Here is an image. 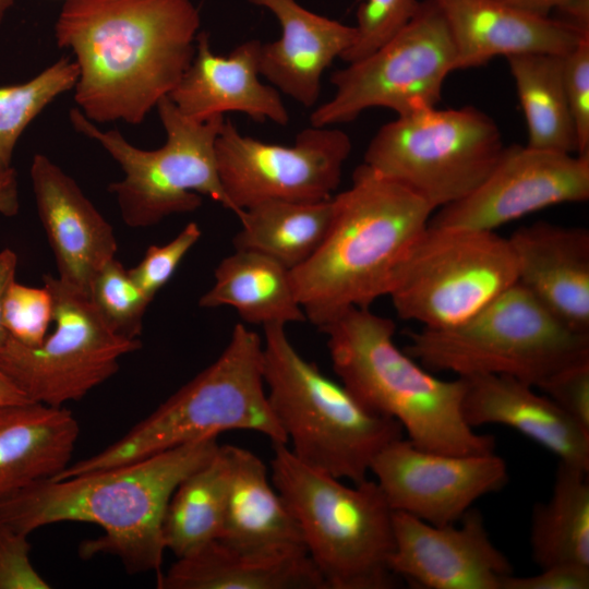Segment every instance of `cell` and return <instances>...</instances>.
<instances>
[{"mask_svg":"<svg viewBox=\"0 0 589 589\" xmlns=\"http://www.w3.org/2000/svg\"><path fill=\"white\" fill-rule=\"evenodd\" d=\"M200 25L191 0H64L55 38L75 57L79 109L142 123L191 64Z\"/></svg>","mask_w":589,"mask_h":589,"instance_id":"6da1fadb","label":"cell"},{"mask_svg":"<svg viewBox=\"0 0 589 589\" xmlns=\"http://www.w3.org/2000/svg\"><path fill=\"white\" fill-rule=\"evenodd\" d=\"M207 436L123 465L33 483L0 501V522L24 534L61 521L101 527L81 544L82 557L118 556L130 573L160 574L163 520L178 484L217 452Z\"/></svg>","mask_w":589,"mask_h":589,"instance_id":"7a4b0ae2","label":"cell"},{"mask_svg":"<svg viewBox=\"0 0 589 589\" xmlns=\"http://www.w3.org/2000/svg\"><path fill=\"white\" fill-rule=\"evenodd\" d=\"M332 203L322 244L291 271L306 321L318 329L351 308H370L388 296L401 262L434 212L417 194L364 164Z\"/></svg>","mask_w":589,"mask_h":589,"instance_id":"3957f363","label":"cell"},{"mask_svg":"<svg viewBox=\"0 0 589 589\" xmlns=\"http://www.w3.org/2000/svg\"><path fill=\"white\" fill-rule=\"evenodd\" d=\"M395 323L351 308L321 327L332 365L346 389L369 411L396 420L417 447L441 454L492 453L495 438L462 416L466 383L442 380L398 348Z\"/></svg>","mask_w":589,"mask_h":589,"instance_id":"277c9868","label":"cell"},{"mask_svg":"<svg viewBox=\"0 0 589 589\" xmlns=\"http://www.w3.org/2000/svg\"><path fill=\"white\" fill-rule=\"evenodd\" d=\"M231 430L253 431L287 444L267 399L263 338L237 323L218 358L99 453L69 465L52 479L97 471Z\"/></svg>","mask_w":589,"mask_h":589,"instance_id":"5b68a950","label":"cell"},{"mask_svg":"<svg viewBox=\"0 0 589 589\" xmlns=\"http://www.w3.org/2000/svg\"><path fill=\"white\" fill-rule=\"evenodd\" d=\"M283 324L263 326V374L271 410L305 465L340 480L368 479L375 456L402 437L400 424L365 409L291 344Z\"/></svg>","mask_w":589,"mask_h":589,"instance_id":"8992f818","label":"cell"},{"mask_svg":"<svg viewBox=\"0 0 589 589\" xmlns=\"http://www.w3.org/2000/svg\"><path fill=\"white\" fill-rule=\"evenodd\" d=\"M271 480L293 515L327 589H389L393 513L375 480L346 485L273 444Z\"/></svg>","mask_w":589,"mask_h":589,"instance_id":"52a82bcc","label":"cell"},{"mask_svg":"<svg viewBox=\"0 0 589 589\" xmlns=\"http://www.w3.org/2000/svg\"><path fill=\"white\" fill-rule=\"evenodd\" d=\"M408 338L404 350L426 370L508 376L534 388L589 359V334L572 329L518 281L467 321Z\"/></svg>","mask_w":589,"mask_h":589,"instance_id":"ba28073f","label":"cell"},{"mask_svg":"<svg viewBox=\"0 0 589 589\" xmlns=\"http://www.w3.org/2000/svg\"><path fill=\"white\" fill-rule=\"evenodd\" d=\"M156 109L166 132V142L156 149L132 145L118 130H100L79 108L70 111L73 129L97 142L123 171L121 180L108 185L123 223L131 228L152 227L169 216L196 211L202 196L232 211L215 156V142L225 117L190 119L169 96Z\"/></svg>","mask_w":589,"mask_h":589,"instance_id":"9c48e42d","label":"cell"},{"mask_svg":"<svg viewBox=\"0 0 589 589\" xmlns=\"http://www.w3.org/2000/svg\"><path fill=\"white\" fill-rule=\"evenodd\" d=\"M495 121L473 106L397 116L371 139L363 163L434 211L470 194L504 148Z\"/></svg>","mask_w":589,"mask_h":589,"instance_id":"30bf717a","label":"cell"},{"mask_svg":"<svg viewBox=\"0 0 589 589\" xmlns=\"http://www.w3.org/2000/svg\"><path fill=\"white\" fill-rule=\"evenodd\" d=\"M517 281L508 239L429 223L401 262L388 297L400 318L441 329L467 321Z\"/></svg>","mask_w":589,"mask_h":589,"instance_id":"8fae6325","label":"cell"},{"mask_svg":"<svg viewBox=\"0 0 589 589\" xmlns=\"http://www.w3.org/2000/svg\"><path fill=\"white\" fill-rule=\"evenodd\" d=\"M455 49L435 0H422L394 37L368 57L330 76L334 94L310 115V123L335 127L371 108L404 116L436 107L443 84L455 71Z\"/></svg>","mask_w":589,"mask_h":589,"instance_id":"7c38bea8","label":"cell"},{"mask_svg":"<svg viewBox=\"0 0 589 589\" xmlns=\"http://www.w3.org/2000/svg\"><path fill=\"white\" fill-rule=\"evenodd\" d=\"M43 281L52 297L55 327L33 347L9 336L0 349V370L29 401L62 407L110 378L119 360L141 342L115 334L88 296L50 274Z\"/></svg>","mask_w":589,"mask_h":589,"instance_id":"4fadbf2b","label":"cell"},{"mask_svg":"<svg viewBox=\"0 0 589 589\" xmlns=\"http://www.w3.org/2000/svg\"><path fill=\"white\" fill-rule=\"evenodd\" d=\"M350 136L336 127L310 125L291 145L243 135L224 122L215 142L223 189L237 216L267 201L314 203L337 190L351 153Z\"/></svg>","mask_w":589,"mask_h":589,"instance_id":"5bb4252c","label":"cell"},{"mask_svg":"<svg viewBox=\"0 0 589 589\" xmlns=\"http://www.w3.org/2000/svg\"><path fill=\"white\" fill-rule=\"evenodd\" d=\"M370 471L394 512L434 526L456 524L476 501L508 481L507 464L494 452L441 454L421 449L404 437L387 444Z\"/></svg>","mask_w":589,"mask_h":589,"instance_id":"9a60e30c","label":"cell"},{"mask_svg":"<svg viewBox=\"0 0 589 589\" xmlns=\"http://www.w3.org/2000/svg\"><path fill=\"white\" fill-rule=\"evenodd\" d=\"M589 199V156L512 144L464 199L440 208L430 224L494 231L537 211Z\"/></svg>","mask_w":589,"mask_h":589,"instance_id":"2e32d148","label":"cell"},{"mask_svg":"<svg viewBox=\"0 0 589 589\" xmlns=\"http://www.w3.org/2000/svg\"><path fill=\"white\" fill-rule=\"evenodd\" d=\"M461 524L434 526L393 513L389 568L425 589H501L513 566L490 538L482 515L469 509Z\"/></svg>","mask_w":589,"mask_h":589,"instance_id":"e0dca14e","label":"cell"},{"mask_svg":"<svg viewBox=\"0 0 589 589\" xmlns=\"http://www.w3.org/2000/svg\"><path fill=\"white\" fill-rule=\"evenodd\" d=\"M31 181L38 218L52 250L58 278L88 296L99 269L116 257L112 226L76 181L44 154L33 157Z\"/></svg>","mask_w":589,"mask_h":589,"instance_id":"ac0fdd59","label":"cell"},{"mask_svg":"<svg viewBox=\"0 0 589 589\" xmlns=\"http://www.w3.org/2000/svg\"><path fill=\"white\" fill-rule=\"evenodd\" d=\"M260 39H248L228 56L213 52L209 36L200 32L191 64L169 94L185 117L206 121L227 112L287 125L290 119L280 93L260 80Z\"/></svg>","mask_w":589,"mask_h":589,"instance_id":"d6986e66","label":"cell"},{"mask_svg":"<svg viewBox=\"0 0 589 589\" xmlns=\"http://www.w3.org/2000/svg\"><path fill=\"white\" fill-rule=\"evenodd\" d=\"M248 1L268 10L281 28L278 39L261 45L260 75L301 106L314 107L323 74L354 43V25L316 14L297 0Z\"/></svg>","mask_w":589,"mask_h":589,"instance_id":"ffe728a7","label":"cell"},{"mask_svg":"<svg viewBox=\"0 0 589 589\" xmlns=\"http://www.w3.org/2000/svg\"><path fill=\"white\" fill-rule=\"evenodd\" d=\"M455 49V69L484 65L495 57L565 56L582 38L566 23L538 16L497 0H435Z\"/></svg>","mask_w":589,"mask_h":589,"instance_id":"44dd1931","label":"cell"},{"mask_svg":"<svg viewBox=\"0 0 589 589\" xmlns=\"http://www.w3.org/2000/svg\"><path fill=\"white\" fill-rule=\"evenodd\" d=\"M508 240L518 283L572 329L589 334V231L537 221Z\"/></svg>","mask_w":589,"mask_h":589,"instance_id":"7402d4cb","label":"cell"},{"mask_svg":"<svg viewBox=\"0 0 589 589\" xmlns=\"http://www.w3.org/2000/svg\"><path fill=\"white\" fill-rule=\"evenodd\" d=\"M462 416L472 428H512L544 447L558 461L589 471V432L543 393L502 375L462 377Z\"/></svg>","mask_w":589,"mask_h":589,"instance_id":"603a6c76","label":"cell"},{"mask_svg":"<svg viewBox=\"0 0 589 589\" xmlns=\"http://www.w3.org/2000/svg\"><path fill=\"white\" fill-rule=\"evenodd\" d=\"M159 589H327L305 549L250 551L219 539L177 557Z\"/></svg>","mask_w":589,"mask_h":589,"instance_id":"cb8c5ba5","label":"cell"},{"mask_svg":"<svg viewBox=\"0 0 589 589\" xmlns=\"http://www.w3.org/2000/svg\"><path fill=\"white\" fill-rule=\"evenodd\" d=\"M77 436V421L63 407L36 401L1 405L0 501L64 470Z\"/></svg>","mask_w":589,"mask_h":589,"instance_id":"d4e9b609","label":"cell"},{"mask_svg":"<svg viewBox=\"0 0 589 589\" xmlns=\"http://www.w3.org/2000/svg\"><path fill=\"white\" fill-rule=\"evenodd\" d=\"M228 464L223 542L250 551L305 549L300 528L253 452L225 445Z\"/></svg>","mask_w":589,"mask_h":589,"instance_id":"484cf974","label":"cell"},{"mask_svg":"<svg viewBox=\"0 0 589 589\" xmlns=\"http://www.w3.org/2000/svg\"><path fill=\"white\" fill-rule=\"evenodd\" d=\"M199 306L233 308L254 325L302 323L305 314L298 301L291 271L274 259L251 250L235 249L214 271V284Z\"/></svg>","mask_w":589,"mask_h":589,"instance_id":"4316f807","label":"cell"},{"mask_svg":"<svg viewBox=\"0 0 589 589\" xmlns=\"http://www.w3.org/2000/svg\"><path fill=\"white\" fill-rule=\"evenodd\" d=\"M588 472L558 461L552 494L533 506L530 548L540 567L575 565L589 568Z\"/></svg>","mask_w":589,"mask_h":589,"instance_id":"83f0119b","label":"cell"},{"mask_svg":"<svg viewBox=\"0 0 589 589\" xmlns=\"http://www.w3.org/2000/svg\"><path fill=\"white\" fill-rule=\"evenodd\" d=\"M332 216V197L314 203L262 202L237 216L241 229L232 244L238 250L265 254L292 271L320 248Z\"/></svg>","mask_w":589,"mask_h":589,"instance_id":"f1b7e54d","label":"cell"},{"mask_svg":"<svg viewBox=\"0 0 589 589\" xmlns=\"http://www.w3.org/2000/svg\"><path fill=\"white\" fill-rule=\"evenodd\" d=\"M506 60L527 124L526 145L577 154V137L563 83V56L525 53Z\"/></svg>","mask_w":589,"mask_h":589,"instance_id":"f546056e","label":"cell"},{"mask_svg":"<svg viewBox=\"0 0 589 589\" xmlns=\"http://www.w3.org/2000/svg\"><path fill=\"white\" fill-rule=\"evenodd\" d=\"M229 464L225 445L173 491L163 520V540L177 557L221 537Z\"/></svg>","mask_w":589,"mask_h":589,"instance_id":"4dcf8cb0","label":"cell"},{"mask_svg":"<svg viewBox=\"0 0 589 589\" xmlns=\"http://www.w3.org/2000/svg\"><path fill=\"white\" fill-rule=\"evenodd\" d=\"M79 68L62 57L31 80L0 87V170L12 167L16 143L28 124L57 97L74 89Z\"/></svg>","mask_w":589,"mask_h":589,"instance_id":"1f68e13d","label":"cell"},{"mask_svg":"<svg viewBox=\"0 0 589 589\" xmlns=\"http://www.w3.org/2000/svg\"><path fill=\"white\" fill-rule=\"evenodd\" d=\"M88 297L115 334L128 339H139L143 318L152 300L134 283L117 257L107 262L96 274Z\"/></svg>","mask_w":589,"mask_h":589,"instance_id":"d6a6232c","label":"cell"},{"mask_svg":"<svg viewBox=\"0 0 589 589\" xmlns=\"http://www.w3.org/2000/svg\"><path fill=\"white\" fill-rule=\"evenodd\" d=\"M419 4V0H364L356 14L354 43L340 59L351 63L371 55L409 23Z\"/></svg>","mask_w":589,"mask_h":589,"instance_id":"836d02e7","label":"cell"},{"mask_svg":"<svg viewBox=\"0 0 589 589\" xmlns=\"http://www.w3.org/2000/svg\"><path fill=\"white\" fill-rule=\"evenodd\" d=\"M53 320V301L46 286L32 287L13 280L2 308V322L9 336L26 346H37L48 335Z\"/></svg>","mask_w":589,"mask_h":589,"instance_id":"e575fe53","label":"cell"},{"mask_svg":"<svg viewBox=\"0 0 589 589\" xmlns=\"http://www.w3.org/2000/svg\"><path fill=\"white\" fill-rule=\"evenodd\" d=\"M201 236L200 226L191 221L169 242L149 245L137 265L128 269L131 278L147 298L154 300Z\"/></svg>","mask_w":589,"mask_h":589,"instance_id":"d590c367","label":"cell"},{"mask_svg":"<svg viewBox=\"0 0 589 589\" xmlns=\"http://www.w3.org/2000/svg\"><path fill=\"white\" fill-rule=\"evenodd\" d=\"M563 83L577 137V155L589 156V37L563 56Z\"/></svg>","mask_w":589,"mask_h":589,"instance_id":"8d00e7d4","label":"cell"},{"mask_svg":"<svg viewBox=\"0 0 589 589\" xmlns=\"http://www.w3.org/2000/svg\"><path fill=\"white\" fill-rule=\"evenodd\" d=\"M589 432V359L572 363L536 388Z\"/></svg>","mask_w":589,"mask_h":589,"instance_id":"74e56055","label":"cell"},{"mask_svg":"<svg viewBox=\"0 0 589 589\" xmlns=\"http://www.w3.org/2000/svg\"><path fill=\"white\" fill-rule=\"evenodd\" d=\"M27 534L0 522V589H48L29 560Z\"/></svg>","mask_w":589,"mask_h":589,"instance_id":"f35d334b","label":"cell"},{"mask_svg":"<svg viewBox=\"0 0 589 589\" xmlns=\"http://www.w3.org/2000/svg\"><path fill=\"white\" fill-rule=\"evenodd\" d=\"M540 573L518 577L506 576L501 589H588L589 568L575 565H556L540 568Z\"/></svg>","mask_w":589,"mask_h":589,"instance_id":"ab89813d","label":"cell"},{"mask_svg":"<svg viewBox=\"0 0 589 589\" xmlns=\"http://www.w3.org/2000/svg\"><path fill=\"white\" fill-rule=\"evenodd\" d=\"M558 21L581 35H589V0H564L555 10Z\"/></svg>","mask_w":589,"mask_h":589,"instance_id":"60d3db41","label":"cell"},{"mask_svg":"<svg viewBox=\"0 0 589 589\" xmlns=\"http://www.w3.org/2000/svg\"><path fill=\"white\" fill-rule=\"evenodd\" d=\"M17 266V256L11 249L0 251V349L4 346L9 338L2 322V308L5 291L10 284L15 280Z\"/></svg>","mask_w":589,"mask_h":589,"instance_id":"b9f144b4","label":"cell"},{"mask_svg":"<svg viewBox=\"0 0 589 589\" xmlns=\"http://www.w3.org/2000/svg\"><path fill=\"white\" fill-rule=\"evenodd\" d=\"M17 178L13 167L0 170V214L7 217L19 213Z\"/></svg>","mask_w":589,"mask_h":589,"instance_id":"7bdbcfd3","label":"cell"},{"mask_svg":"<svg viewBox=\"0 0 589 589\" xmlns=\"http://www.w3.org/2000/svg\"><path fill=\"white\" fill-rule=\"evenodd\" d=\"M524 12L538 15L550 16L564 0H497Z\"/></svg>","mask_w":589,"mask_h":589,"instance_id":"ee69618b","label":"cell"},{"mask_svg":"<svg viewBox=\"0 0 589 589\" xmlns=\"http://www.w3.org/2000/svg\"><path fill=\"white\" fill-rule=\"evenodd\" d=\"M29 401L16 385L0 370V406Z\"/></svg>","mask_w":589,"mask_h":589,"instance_id":"f6af8a7d","label":"cell"},{"mask_svg":"<svg viewBox=\"0 0 589 589\" xmlns=\"http://www.w3.org/2000/svg\"><path fill=\"white\" fill-rule=\"evenodd\" d=\"M16 0H0V25L2 24L7 13L15 4Z\"/></svg>","mask_w":589,"mask_h":589,"instance_id":"bcb514c9","label":"cell"}]
</instances>
